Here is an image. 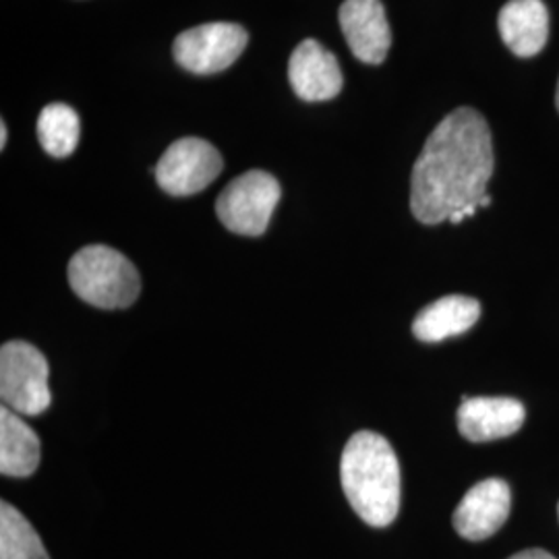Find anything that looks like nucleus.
I'll return each instance as SVG.
<instances>
[{"instance_id": "39448f33", "label": "nucleus", "mask_w": 559, "mask_h": 559, "mask_svg": "<svg viewBox=\"0 0 559 559\" xmlns=\"http://www.w3.org/2000/svg\"><path fill=\"white\" fill-rule=\"evenodd\" d=\"M280 182L263 170L240 175L221 193L216 214L222 224L242 237H261L278 205Z\"/></svg>"}, {"instance_id": "2eb2a0df", "label": "nucleus", "mask_w": 559, "mask_h": 559, "mask_svg": "<svg viewBox=\"0 0 559 559\" xmlns=\"http://www.w3.org/2000/svg\"><path fill=\"white\" fill-rule=\"evenodd\" d=\"M0 559H50L36 528L9 501L0 503Z\"/></svg>"}, {"instance_id": "20e7f679", "label": "nucleus", "mask_w": 559, "mask_h": 559, "mask_svg": "<svg viewBox=\"0 0 559 559\" xmlns=\"http://www.w3.org/2000/svg\"><path fill=\"white\" fill-rule=\"evenodd\" d=\"M0 399L7 408L25 417H38L50 406L48 360L29 342L13 340L2 346Z\"/></svg>"}, {"instance_id": "9d476101", "label": "nucleus", "mask_w": 559, "mask_h": 559, "mask_svg": "<svg viewBox=\"0 0 559 559\" xmlns=\"http://www.w3.org/2000/svg\"><path fill=\"white\" fill-rule=\"evenodd\" d=\"M288 80L295 94L305 102H325L342 92L338 59L320 41H300L288 60Z\"/></svg>"}, {"instance_id": "6e6552de", "label": "nucleus", "mask_w": 559, "mask_h": 559, "mask_svg": "<svg viewBox=\"0 0 559 559\" xmlns=\"http://www.w3.org/2000/svg\"><path fill=\"white\" fill-rule=\"evenodd\" d=\"M510 508L512 493L506 480H480L460 501L454 512V528L464 539H489L506 524Z\"/></svg>"}, {"instance_id": "f03ea898", "label": "nucleus", "mask_w": 559, "mask_h": 559, "mask_svg": "<svg viewBox=\"0 0 559 559\" xmlns=\"http://www.w3.org/2000/svg\"><path fill=\"white\" fill-rule=\"evenodd\" d=\"M346 500L369 526H390L400 510V464L390 441L373 431L355 433L340 460Z\"/></svg>"}, {"instance_id": "a211bd4d", "label": "nucleus", "mask_w": 559, "mask_h": 559, "mask_svg": "<svg viewBox=\"0 0 559 559\" xmlns=\"http://www.w3.org/2000/svg\"><path fill=\"white\" fill-rule=\"evenodd\" d=\"M7 138H9V129L4 122H0V150L7 147Z\"/></svg>"}, {"instance_id": "0eeeda50", "label": "nucleus", "mask_w": 559, "mask_h": 559, "mask_svg": "<svg viewBox=\"0 0 559 559\" xmlns=\"http://www.w3.org/2000/svg\"><path fill=\"white\" fill-rule=\"evenodd\" d=\"M247 41L245 27L237 23H205L182 32L175 40L173 55L182 69L195 75H212L239 59Z\"/></svg>"}, {"instance_id": "ddd939ff", "label": "nucleus", "mask_w": 559, "mask_h": 559, "mask_svg": "<svg viewBox=\"0 0 559 559\" xmlns=\"http://www.w3.org/2000/svg\"><path fill=\"white\" fill-rule=\"evenodd\" d=\"M479 318V300L464 295H450L420 311L413 323V334L420 342H441L468 332Z\"/></svg>"}, {"instance_id": "f3484780", "label": "nucleus", "mask_w": 559, "mask_h": 559, "mask_svg": "<svg viewBox=\"0 0 559 559\" xmlns=\"http://www.w3.org/2000/svg\"><path fill=\"white\" fill-rule=\"evenodd\" d=\"M510 559H556L551 554H547L545 549H526V551H520L516 556H512Z\"/></svg>"}, {"instance_id": "423d86ee", "label": "nucleus", "mask_w": 559, "mask_h": 559, "mask_svg": "<svg viewBox=\"0 0 559 559\" xmlns=\"http://www.w3.org/2000/svg\"><path fill=\"white\" fill-rule=\"evenodd\" d=\"M224 168L221 152L200 138L175 141L154 168L156 180L168 195L187 198L218 179Z\"/></svg>"}, {"instance_id": "6ab92c4d", "label": "nucleus", "mask_w": 559, "mask_h": 559, "mask_svg": "<svg viewBox=\"0 0 559 559\" xmlns=\"http://www.w3.org/2000/svg\"><path fill=\"white\" fill-rule=\"evenodd\" d=\"M556 106H558V110H559V83H558V94H556Z\"/></svg>"}, {"instance_id": "f257e3e1", "label": "nucleus", "mask_w": 559, "mask_h": 559, "mask_svg": "<svg viewBox=\"0 0 559 559\" xmlns=\"http://www.w3.org/2000/svg\"><path fill=\"white\" fill-rule=\"evenodd\" d=\"M493 175V141L473 108L450 112L429 135L413 168L411 210L423 224H441L487 195Z\"/></svg>"}, {"instance_id": "7ed1b4c3", "label": "nucleus", "mask_w": 559, "mask_h": 559, "mask_svg": "<svg viewBox=\"0 0 559 559\" xmlns=\"http://www.w3.org/2000/svg\"><path fill=\"white\" fill-rule=\"evenodd\" d=\"M69 282L81 300L98 309L131 307L141 293L138 267L106 245L83 247L69 263Z\"/></svg>"}, {"instance_id": "1a4fd4ad", "label": "nucleus", "mask_w": 559, "mask_h": 559, "mask_svg": "<svg viewBox=\"0 0 559 559\" xmlns=\"http://www.w3.org/2000/svg\"><path fill=\"white\" fill-rule=\"evenodd\" d=\"M338 17L353 55L365 64L383 62L392 46V32L381 0H344Z\"/></svg>"}, {"instance_id": "aec40b11", "label": "nucleus", "mask_w": 559, "mask_h": 559, "mask_svg": "<svg viewBox=\"0 0 559 559\" xmlns=\"http://www.w3.org/2000/svg\"><path fill=\"white\" fill-rule=\"evenodd\" d=\"M558 514H559V508H558Z\"/></svg>"}, {"instance_id": "dca6fc26", "label": "nucleus", "mask_w": 559, "mask_h": 559, "mask_svg": "<svg viewBox=\"0 0 559 559\" xmlns=\"http://www.w3.org/2000/svg\"><path fill=\"white\" fill-rule=\"evenodd\" d=\"M38 140L52 158H67L80 143V117L67 104H48L38 117Z\"/></svg>"}, {"instance_id": "f8f14e48", "label": "nucleus", "mask_w": 559, "mask_h": 559, "mask_svg": "<svg viewBox=\"0 0 559 559\" xmlns=\"http://www.w3.org/2000/svg\"><path fill=\"white\" fill-rule=\"evenodd\" d=\"M498 25L503 44L522 59L539 55L549 38V13L543 0H510Z\"/></svg>"}, {"instance_id": "9b49d317", "label": "nucleus", "mask_w": 559, "mask_h": 559, "mask_svg": "<svg viewBox=\"0 0 559 559\" xmlns=\"http://www.w3.org/2000/svg\"><path fill=\"white\" fill-rule=\"evenodd\" d=\"M524 419L522 402L506 396H464L459 408L460 433L475 443L510 438L524 425Z\"/></svg>"}, {"instance_id": "4468645a", "label": "nucleus", "mask_w": 559, "mask_h": 559, "mask_svg": "<svg viewBox=\"0 0 559 559\" xmlns=\"http://www.w3.org/2000/svg\"><path fill=\"white\" fill-rule=\"evenodd\" d=\"M41 445L38 436L11 408H0V473L4 477L25 479L40 464Z\"/></svg>"}]
</instances>
